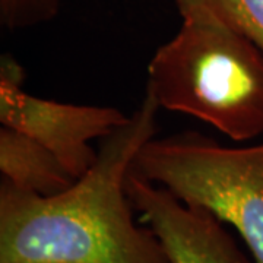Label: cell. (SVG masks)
Listing matches in <instances>:
<instances>
[{
  "instance_id": "6da1fadb",
  "label": "cell",
  "mask_w": 263,
  "mask_h": 263,
  "mask_svg": "<svg viewBox=\"0 0 263 263\" xmlns=\"http://www.w3.org/2000/svg\"><path fill=\"white\" fill-rule=\"evenodd\" d=\"M160 105L149 94L107 138L70 187L40 196L0 184V263H170L149 227L135 222L126 180L155 138Z\"/></svg>"
},
{
  "instance_id": "7a4b0ae2",
  "label": "cell",
  "mask_w": 263,
  "mask_h": 263,
  "mask_svg": "<svg viewBox=\"0 0 263 263\" xmlns=\"http://www.w3.org/2000/svg\"><path fill=\"white\" fill-rule=\"evenodd\" d=\"M179 32L148 65L146 94L235 142L263 135V53L208 0H176Z\"/></svg>"
},
{
  "instance_id": "3957f363",
  "label": "cell",
  "mask_w": 263,
  "mask_h": 263,
  "mask_svg": "<svg viewBox=\"0 0 263 263\" xmlns=\"http://www.w3.org/2000/svg\"><path fill=\"white\" fill-rule=\"evenodd\" d=\"M132 171L233 227L263 263V143L227 148L199 133L146 142Z\"/></svg>"
},
{
  "instance_id": "277c9868",
  "label": "cell",
  "mask_w": 263,
  "mask_h": 263,
  "mask_svg": "<svg viewBox=\"0 0 263 263\" xmlns=\"http://www.w3.org/2000/svg\"><path fill=\"white\" fill-rule=\"evenodd\" d=\"M21 66L9 56L0 66V122L40 142L53 152L76 180L97 161L91 142L107 138L130 116L97 105L63 104L28 94L22 88Z\"/></svg>"
},
{
  "instance_id": "5b68a950",
  "label": "cell",
  "mask_w": 263,
  "mask_h": 263,
  "mask_svg": "<svg viewBox=\"0 0 263 263\" xmlns=\"http://www.w3.org/2000/svg\"><path fill=\"white\" fill-rule=\"evenodd\" d=\"M126 190L142 222L161 240L170 263H253L224 222L206 209L181 202L132 168Z\"/></svg>"
},
{
  "instance_id": "8992f818",
  "label": "cell",
  "mask_w": 263,
  "mask_h": 263,
  "mask_svg": "<svg viewBox=\"0 0 263 263\" xmlns=\"http://www.w3.org/2000/svg\"><path fill=\"white\" fill-rule=\"evenodd\" d=\"M0 171L15 187L40 196H54L76 179L40 142L9 127L0 129Z\"/></svg>"
},
{
  "instance_id": "52a82bcc",
  "label": "cell",
  "mask_w": 263,
  "mask_h": 263,
  "mask_svg": "<svg viewBox=\"0 0 263 263\" xmlns=\"http://www.w3.org/2000/svg\"><path fill=\"white\" fill-rule=\"evenodd\" d=\"M263 53V0H208Z\"/></svg>"
},
{
  "instance_id": "ba28073f",
  "label": "cell",
  "mask_w": 263,
  "mask_h": 263,
  "mask_svg": "<svg viewBox=\"0 0 263 263\" xmlns=\"http://www.w3.org/2000/svg\"><path fill=\"white\" fill-rule=\"evenodd\" d=\"M60 0H0V19L9 29L32 27L54 18Z\"/></svg>"
}]
</instances>
